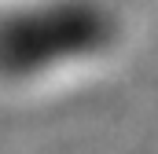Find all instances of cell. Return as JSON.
I'll use <instances>...</instances> for the list:
<instances>
[{
  "label": "cell",
  "mask_w": 158,
  "mask_h": 154,
  "mask_svg": "<svg viewBox=\"0 0 158 154\" xmlns=\"http://www.w3.org/2000/svg\"><path fill=\"white\" fill-rule=\"evenodd\" d=\"M125 48L118 0H0V95L74 92L110 74Z\"/></svg>",
  "instance_id": "cell-1"
}]
</instances>
